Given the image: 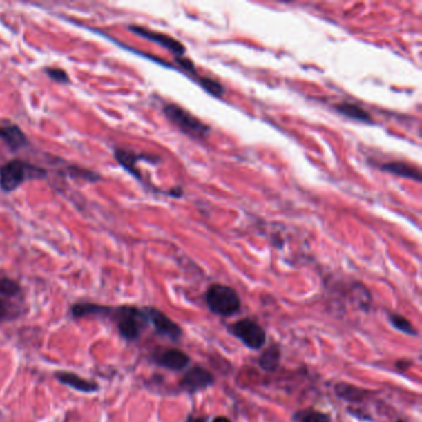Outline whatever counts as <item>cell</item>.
I'll list each match as a JSON object with an SVG mask.
<instances>
[{"instance_id": "cell-22", "label": "cell", "mask_w": 422, "mask_h": 422, "mask_svg": "<svg viewBox=\"0 0 422 422\" xmlns=\"http://www.w3.org/2000/svg\"><path fill=\"white\" fill-rule=\"evenodd\" d=\"M10 316V309L8 307L6 301L3 298H0V318H6Z\"/></svg>"}, {"instance_id": "cell-26", "label": "cell", "mask_w": 422, "mask_h": 422, "mask_svg": "<svg viewBox=\"0 0 422 422\" xmlns=\"http://www.w3.org/2000/svg\"><path fill=\"white\" fill-rule=\"evenodd\" d=\"M0 137L4 140V137H6V128H0Z\"/></svg>"}, {"instance_id": "cell-18", "label": "cell", "mask_w": 422, "mask_h": 422, "mask_svg": "<svg viewBox=\"0 0 422 422\" xmlns=\"http://www.w3.org/2000/svg\"><path fill=\"white\" fill-rule=\"evenodd\" d=\"M115 156H117V159H118V161L125 169H128L131 173H134V175H137V178H140V175L135 170V164L139 160H143V157H146V156L134 154V153L126 151V150H118L115 153Z\"/></svg>"}, {"instance_id": "cell-1", "label": "cell", "mask_w": 422, "mask_h": 422, "mask_svg": "<svg viewBox=\"0 0 422 422\" xmlns=\"http://www.w3.org/2000/svg\"><path fill=\"white\" fill-rule=\"evenodd\" d=\"M207 307L214 315L229 317L237 314L242 303L238 292L231 286L213 284L209 287L204 296Z\"/></svg>"}, {"instance_id": "cell-11", "label": "cell", "mask_w": 422, "mask_h": 422, "mask_svg": "<svg viewBox=\"0 0 422 422\" xmlns=\"http://www.w3.org/2000/svg\"><path fill=\"white\" fill-rule=\"evenodd\" d=\"M334 392L338 398L343 399L348 403H362L363 400H365L373 394L372 390L361 389L345 381L334 385Z\"/></svg>"}, {"instance_id": "cell-5", "label": "cell", "mask_w": 422, "mask_h": 422, "mask_svg": "<svg viewBox=\"0 0 422 422\" xmlns=\"http://www.w3.org/2000/svg\"><path fill=\"white\" fill-rule=\"evenodd\" d=\"M118 318V329L120 336L126 341H135L140 337L142 328L149 323L144 309L137 307H120L117 309Z\"/></svg>"}, {"instance_id": "cell-24", "label": "cell", "mask_w": 422, "mask_h": 422, "mask_svg": "<svg viewBox=\"0 0 422 422\" xmlns=\"http://www.w3.org/2000/svg\"><path fill=\"white\" fill-rule=\"evenodd\" d=\"M186 422H207V417L189 416Z\"/></svg>"}, {"instance_id": "cell-3", "label": "cell", "mask_w": 422, "mask_h": 422, "mask_svg": "<svg viewBox=\"0 0 422 422\" xmlns=\"http://www.w3.org/2000/svg\"><path fill=\"white\" fill-rule=\"evenodd\" d=\"M35 173L40 176L46 175V171L31 166L24 161H9L4 166L0 167V187L6 192H12L17 190L20 184H24L26 179L35 176Z\"/></svg>"}, {"instance_id": "cell-9", "label": "cell", "mask_w": 422, "mask_h": 422, "mask_svg": "<svg viewBox=\"0 0 422 422\" xmlns=\"http://www.w3.org/2000/svg\"><path fill=\"white\" fill-rule=\"evenodd\" d=\"M129 30L135 32L137 35L143 36L148 40L156 42L161 45L162 48H167L170 52H173L176 59L182 57L184 55V46L181 42L178 41L173 39L171 36L165 35V34H161V32H156V31L148 30V29H144L140 26H129Z\"/></svg>"}, {"instance_id": "cell-15", "label": "cell", "mask_w": 422, "mask_h": 422, "mask_svg": "<svg viewBox=\"0 0 422 422\" xmlns=\"http://www.w3.org/2000/svg\"><path fill=\"white\" fill-rule=\"evenodd\" d=\"M112 309L95 305V303H76L71 309V314L73 317H84L90 315H109Z\"/></svg>"}, {"instance_id": "cell-21", "label": "cell", "mask_w": 422, "mask_h": 422, "mask_svg": "<svg viewBox=\"0 0 422 422\" xmlns=\"http://www.w3.org/2000/svg\"><path fill=\"white\" fill-rule=\"evenodd\" d=\"M46 73H48V76L52 78L54 81H56V82H61V84H68V82H70L68 76H67V73H66L64 70H59V68H48V70H46Z\"/></svg>"}, {"instance_id": "cell-25", "label": "cell", "mask_w": 422, "mask_h": 422, "mask_svg": "<svg viewBox=\"0 0 422 422\" xmlns=\"http://www.w3.org/2000/svg\"><path fill=\"white\" fill-rule=\"evenodd\" d=\"M212 422H232V421H231V420H229L228 417L218 416V417H215V419H214L213 421Z\"/></svg>"}, {"instance_id": "cell-16", "label": "cell", "mask_w": 422, "mask_h": 422, "mask_svg": "<svg viewBox=\"0 0 422 422\" xmlns=\"http://www.w3.org/2000/svg\"><path fill=\"white\" fill-rule=\"evenodd\" d=\"M294 422H331V416L315 409H303L298 410L292 415Z\"/></svg>"}, {"instance_id": "cell-20", "label": "cell", "mask_w": 422, "mask_h": 422, "mask_svg": "<svg viewBox=\"0 0 422 422\" xmlns=\"http://www.w3.org/2000/svg\"><path fill=\"white\" fill-rule=\"evenodd\" d=\"M198 78V79H197L198 84H201L203 88L207 90L209 93H211V95H215V97H222V95L224 93V88H223V86H222L218 81L212 79V78Z\"/></svg>"}, {"instance_id": "cell-10", "label": "cell", "mask_w": 422, "mask_h": 422, "mask_svg": "<svg viewBox=\"0 0 422 422\" xmlns=\"http://www.w3.org/2000/svg\"><path fill=\"white\" fill-rule=\"evenodd\" d=\"M56 379L60 381L61 384H65L67 387H72L75 390L82 392H95L99 389V385L95 381H87L73 373H66V372H59L55 374Z\"/></svg>"}, {"instance_id": "cell-7", "label": "cell", "mask_w": 422, "mask_h": 422, "mask_svg": "<svg viewBox=\"0 0 422 422\" xmlns=\"http://www.w3.org/2000/svg\"><path fill=\"white\" fill-rule=\"evenodd\" d=\"M214 384V376L207 369L200 365H195L184 373L180 385L190 394L202 392L212 387Z\"/></svg>"}, {"instance_id": "cell-27", "label": "cell", "mask_w": 422, "mask_h": 422, "mask_svg": "<svg viewBox=\"0 0 422 422\" xmlns=\"http://www.w3.org/2000/svg\"><path fill=\"white\" fill-rule=\"evenodd\" d=\"M396 422H406V421H405V420H398V421Z\"/></svg>"}, {"instance_id": "cell-8", "label": "cell", "mask_w": 422, "mask_h": 422, "mask_svg": "<svg viewBox=\"0 0 422 422\" xmlns=\"http://www.w3.org/2000/svg\"><path fill=\"white\" fill-rule=\"evenodd\" d=\"M153 362L162 368L173 372H181L190 364L191 358L187 353H184L181 349L166 348L155 352L153 354Z\"/></svg>"}, {"instance_id": "cell-19", "label": "cell", "mask_w": 422, "mask_h": 422, "mask_svg": "<svg viewBox=\"0 0 422 422\" xmlns=\"http://www.w3.org/2000/svg\"><path fill=\"white\" fill-rule=\"evenodd\" d=\"M19 292H20V286L18 282H15L14 280L8 279V278L0 279V296L12 298V296H17Z\"/></svg>"}, {"instance_id": "cell-12", "label": "cell", "mask_w": 422, "mask_h": 422, "mask_svg": "<svg viewBox=\"0 0 422 422\" xmlns=\"http://www.w3.org/2000/svg\"><path fill=\"white\" fill-rule=\"evenodd\" d=\"M381 170L400 176V178L414 180L416 182L421 181V173L417 170L416 167L411 166V165L403 162V161H392V162L384 164V165H381Z\"/></svg>"}, {"instance_id": "cell-17", "label": "cell", "mask_w": 422, "mask_h": 422, "mask_svg": "<svg viewBox=\"0 0 422 422\" xmlns=\"http://www.w3.org/2000/svg\"><path fill=\"white\" fill-rule=\"evenodd\" d=\"M389 322L392 327L398 329L399 332L405 333L407 336H419L416 328L414 327V325L411 323L407 318H405L404 316L399 315L395 312L389 314Z\"/></svg>"}, {"instance_id": "cell-2", "label": "cell", "mask_w": 422, "mask_h": 422, "mask_svg": "<svg viewBox=\"0 0 422 422\" xmlns=\"http://www.w3.org/2000/svg\"><path fill=\"white\" fill-rule=\"evenodd\" d=\"M164 113L166 115L167 119L189 137L203 140L209 135V125L204 124L193 114H191L189 111L180 107L178 104H167L166 107L164 108Z\"/></svg>"}, {"instance_id": "cell-6", "label": "cell", "mask_w": 422, "mask_h": 422, "mask_svg": "<svg viewBox=\"0 0 422 422\" xmlns=\"http://www.w3.org/2000/svg\"><path fill=\"white\" fill-rule=\"evenodd\" d=\"M144 312L146 315L148 322L151 323L155 328V332L160 334L162 337L171 339L173 342H178L182 338L184 331L180 327L176 322L173 321L169 316L161 312L160 309L154 307H145Z\"/></svg>"}, {"instance_id": "cell-4", "label": "cell", "mask_w": 422, "mask_h": 422, "mask_svg": "<svg viewBox=\"0 0 422 422\" xmlns=\"http://www.w3.org/2000/svg\"><path fill=\"white\" fill-rule=\"evenodd\" d=\"M227 331L251 351L262 349L267 342L265 329L250 318H243L227 326Z\"/></svg>"}, {"instance_id": "cell-13", "label": "cell", "mask_w": 422, "mask_h": 422, "mask_svg": "<svg viewBox=\"0 0 422 422\" xmlns=\"http://www.w3.org/2000/svg\"><path fill=\"white\" fill-rule=\"evenodd\" d=\"M334 108H336V111L338 113L343 114L345 117H348L351 119L358 120V122H362V123H368V124L373 123L370 114L365 109H363L362 107H359V106L354 104V103L342 102V103L336 104Z\"/></svg>"}, {"instance_id": "cell-14", "label": "cell", "mask_w": 422, "mask_h": 422, "mask_svg": "<svg viewBox=\"0 0 422 422\" xmlns=\"http://www.w3.org/2000/svg\"><path fill=\"white\" fill-rule=\"evenodd\" d=\"M280 361H281V351L278 345H273L262 352V356L259 358V365L264 372L274 373L279 368Z\"/></svg>"}, {"instance_id": "cell-23", "label": "cell", "mask_w": 422, "mask_h": 422, "mask_svg": "<svg viewBox=\"0 0 422 422\" xmlns=\"http://www.w3.org/2000/svg\"><path fill=\"white\" fill-rule=\"evenodd\" d=\"M411 362H409V361H399V362L396 363V367H398L400 370H403V372H404V370H406V369L409 368Z\"/></svg>"}]
</instances>
